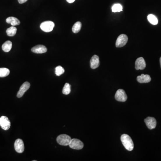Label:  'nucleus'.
I'll list each match as a JSON object with an SVG mask.
<instances>
[{
	"label": "nucleus",
	"mask_w": 161,
	"mask_h": 161,
	"mask_svg": "<svg viewBox=\"0 0 161 161\" xmlns=\"http://www.w3.org/2000/svg\"><path fill=\"white\" fill-rule=\"evenodd\" d=\"M148 128L150 129H154L155 128L157 125L156 119L152 117H148L144 120Z\"/></svg>",
	"instance_id": "8"
},
{
	"label": "nucleus",
	"mask_w": 161,
	"mask_h": 161,
	"mask_svg": "<svg viewBox=\"0 0 161 161\" xmlns=\"http://www.w3.org/2000/svg\"><path fill=\"white\" fill-rule=\"evenodd\" d=\"M10 71L9 69L6 68H0V77H4L9 75Z\"/></svg>",
	"instance_id": "20"
},
{
	"label": "nucleus",
	"mask_w": 161,
	"mask_h": 161,
	"mask_svg": "<svg viewBox=\"0 0 161 161\" xmlns=\"http://www.w3.org/2000/svg\"><path fill=\"white\" fill-rule=\"evenodd\" d=\"M30 86H31V85L29 82H26L23 83L17 92V97L20 98L22 97V96L25 94V93L30 88Z\"/></svg>",
	"instance_id": "9"
},
{
	"label": "nucleus",
	"mask_w": 161,
	"mask_h": 161,
	"mask_svg": "<svg viewBox=\"0 0 161 161\" xmlns=\"http://www.w3.org/2000/svg\"><path fill=\"white\" fill-rule=\"evenodd\" d=\"M112 9L113 12H120L123 10V7L121 4H116L112 6Z\"/></svg>",
	"instance_id": "22"
},
{
	"label": "nucleus",
	"mask_w": 161,
	"mask_h": 161,
	"mask_svg": "<svg viewBox=\"0 0 161 161\" xmlns=\"http://www.w3.org/2000/svg\"><path fill=\"white\" fill-rule=\"evenodd\" d=\"M6 22L7 23L10 24L12 26L19 25L20 24V22L17 18L14 17H10L6 18Z\"/></svg>",
	"instance_id": "15"
},
{
	"label": "nucleus",
	"mask_w": 161,
	"mask_h": 161,
	"mask_svg": "<svg viewBox=\"0 0 161 161\" xmlns=\"http://www.w3.org/2000/svg\"><path fill=\"white\" fill-rule=\"evenodd\" d=\"M28 0H18V1L20 4H23L26 2Z\"/></svg>",
	"instance_id": "24"
},
{
	"label": "nucleus",
	"mask_w": 161,
	"mask_h": 161,
	"mask_svg": "<svg viewBox=\"0 0 161 161\" xmlns=\"http://www.w3.org/2000/svg\"><path fill=\"white\" fill-rule=\"evenodd\" d=\"M160 66H161V57H160Z\"/></svg>",
	"instance_id": "26"
},
{
	"label": "nucleus",
	"mask_w": 161,
	"mask_h": 161,
	"mask_svg": "<svg viewBox=\"0 0 161 161\" xmlns=\"http://www.w3.org/2000/svg\"><path fill=\"white\" fill-rule=\"evenodd\" d=\"M82 28V23L80 22H77L73 25L72 27V32L77 33L80 31Z\"/></svg>",
	"instance_id": "18"
},
{
	"label": "nucleus",
	"mask_w": 161,
	"mask_h": 161,
	"mask_svg": "<svg viewBox=\"0 0 161 161\" xmlns=\"http://www.w3.org/2000/svg\"><path fill=\"white\" fill-rule=\"evenodd\" d=\"M71 92V85L69 83H66L63 87L62 90L63 94L65 95H68Z\"/></svg>",
	"instance_id": "21"
},
{
	"label": "nucleus",
	"mask_w": 161,
	"mask_h": 161,
	"mask_svg": "<svg viewBox=\"0 0 161 161\" xmlns=\"http://www.w3.org/2000/svg\"><path fill=\"white\" fill-rule=\"evenodd\" d=\"M15 148L18 153H22L24 151V145L23 141L21 139L16 140L15 143Z\"/></svg>",
	"instance_id": "10"
},
{
	"label": "nucleus",
	"mask_w": 161,
	"mask_h": 161,
	"mask_svg": "<svg viewBox=\"0 0 161 161\" xmlns=\"http://www.w3.org/2000/svg\"><path fill=\"white\" fill-rule=\"evenodd\" d=\"M0 126L4 130H8L10 127L11 123L7 117L2 116L0 117Z\"/></svg>",
	"instance_id": "6"
},
{
	"label": "nucleus",
	"mask_w": 161,
	"mask_h": 161,
	"mask_svg": "<svg viewBox=\"0 0 161 161\" xmlns=\"http://www.w3.org/2000/svg\"><path fill=\"white\" fill-rule=\"evenodd\" d=\"M148 20L151 23V24L153 25H156L158 23V20L157 17L154 15H149L147 16Z\"/></svg>",
	"instance_id": "17"
},
{
	"label": "nucleus",
	"mask_w": 161,
	"mask_h": 161,
	"mask_svg": "<svg viewBox=\"0 0 161 161\" xmlns=\"http://www.w3.org/2000/svg\"><path fill=\"white\" fill-rule=\"evenodd\" d=\"M115 99L118 101L125 102L127 100V96L125 91L122 89L117 90L115 95Z\"/></svg>",
	"instance_id": "7"
},
{
	"label": "nucleus",
	"mask_w": 161,
	"mask_h": 161,
	"mask_svg": "<svg viewBox=\"0 0 161 161\" xmlns=\"http://www.w3.org/2000/svg\"><path fill=\"white\" fill-rule=\"evenodd\" d=\"M17 29L15 26H11L6 30V33L9 36H14L16 34Z\"/></svg>",
	"instance_id": "19"
},
{
	"label": "nucleus",
	"mask_w": 161,
	"mask_h": 161,
	"mask_svg": "<svg viewBox=\"0 0 161 161\" xmlns=\"http://www.w3.org/2000/svg\"><path fill=\"white\" fill-rule=\"evenodd\" d=\"M146 67V63L143 57H139L135 62V69L136 70H143Z\"/></svg>",
	"instance_id": "11"
},
{
	"label": "nucleus",
	"mask_w": 161,
	"mask_h": 161,
	"mask_svg": "<svg viewBox=\"0 0 161 161\" xmlns=\"http://www.w3.org/2000/svg\"><path fill=\"white\" fill-rule=\"evenodd\" d=\"M128 40V37L125 34H121L118 36L116 43L117 47H121L126 45Z\"/></svg>",
	"instance_id": "5"
},
{
	"label": "nucleus",
	"mask_w": 161,
	"mask_h": 161,
	"mask_svg": "<svg viewBox=\"0 0 161 161\" xmlns=\"http://www.w3.org/2000/svg\"><path fill=\"white\" fill-rule=\"evenodd\" d=\"M12 47V43L10 41H7L2 46V49L5 52H9Z\"/></svg>",
	"instance_id": "16"
},
{
	"label": "nucleus",
	"mask_w": 161,
	"mask_h": 161,
	"mask_svg": "<svg viewBox=\"0 0 161 161\" xmlns=\"http://www.w3.org/2000/svg\"><path fill=\"white\" fill-rule=\"evenodd\" d=\"M137 81L140 83H148L151 80V77L148 74H142L141 76H137Z\"/></svg>",
	"instance_id": "14"
},
{
	"label": "nucleus",
	"mask_w": 161,
	"mask_h": 161,
	"mask_svg": "<svg viewBox=\"0 0 161 161\" xmlns=\"http://www.w3.org/2000/svg\"><path fill=\"white\" fill-rule=\"evenodd\" d=\"M121 141L125 148L128 151H132L134 148L133 141L129 135L124 134L121 136Z\"/></svg>",
	"instance_id": "1"
},
{
	"label": "nucleus",
	"mask_w": 161,
	"mask_h": 161,
	"mask_svg": "<svg viewBox=\"0 0 161 161\" xmlns=\"http://www.w3.org/2000/svg\"><path fill=\"white\" fill-rule=\"evenodd\" d=\"M71 138L69 135L66 134H61L58 136L56 141L59 145L63 146H69L71 141Z\"/></svg>",
	"instance_id": "2"
},
{
	"label": "nucleus",
	"mask_w": 161,
	"mask_h": 161,
	"mask_svg": "<svg viewBox=\"0 0 161 161\" xmlns=\"http://www.w3.org/2000/svg\"><path fill=\"white\" fill-rule=\"evenodd\" d=\"M69 146L72 149L74 150H81L84 147V144L82 141L79 139H71L70 142L69 144Z\"/></svg>",
	"instance_id": "4"
},
{
	"label": "nucleus",
	"mask_w": 161,
	"mask_h": 161,
	"mask_svg": "<svg viewBox=\"0 0 161 161\" xmlns=\"http://www.w3.org/2000/svg\"><path fill=\"white\" fill-rule=\"evenodd\" d=\"M55 24L53 22L47 21L44 22L40 24V27L43 31L45 32H50L53 30Z\"/></svg>",
	"instance_id": "3"
},
{
	"label": "nucleus",
	"mask_w": 161,
	"mask_h": 161,
	"mask_svg": "<svg viewBox=\"0 0 161 161\" xmlns=\"http://www.w3.org/2000/svg\"><path fill=\"white\" fill-rule=\"evenodd\" d=\"M66 1L68 3H73V2H74V1H75V0H66Z\"/></svg>",
	"instance_id": "25"
},
{
	"label": "nucleus",
	"mask_w": 161,
	"mask_h": 161,
	"mask_svg": "<svg viewBox=\"0 0 161 161\" xmlns=\"http://www.w3.org/2000/svg\"><path fill=\"white\" fill-rule=\"evenodd\" d=\"M31 50L34 53L42 54V53L46 52L47 51V48L45 46L43 45H38L32 47Z\"/></svg>",
	"instance_id": "12"
},
{
	"label": "nucleus",
	"mask_w": 161,
	"mask_h": 161,
	"mask_svg": "<svg viewBox=\"0 0 161 161\" xmlns=\"http://www.w3.org/2000/svg\"><path fill=\"white\" fill-rule=\"evenodd\" d=\"M90 62L91 68L95 70L100 66V58L97 55H94L92 57Z\"/></svg>",
	"instance_id": "13"
},
{
	"label": "nucleus",
	"mask_w": 161,
	"mask_h": 161,
	"mask_svg": "<svg viewBox=\"0 0 161 161\" xmlns=\"http://www.w3.org/2000/svg\"><path fill=\"white\" fill-rule=\"evenodd\" d=\"M65 72V70L61 66H58L56 68L55 70V73L57 76H60L62 74Z\"/></svg>",
	"instance_id": "23"
}]
</instances>
